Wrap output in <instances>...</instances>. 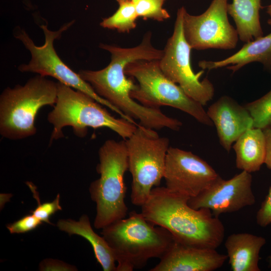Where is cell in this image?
Masks as SVG:
<instances>
[{
  "instance_id": "obj_1",
  "label": "cell",
  "mask_w": 271,
  "mask_h": 271,
  "mask_svg": "<svg viewBox=\"0 0 271 271\" xmlns=\"http://www.w3.org/2000/svg\"><path fill=\"white\" fill-rule=\"evenodd\" d=\"M152 33L148 32L141 43L131 48L101 44L99 47L110 54V61L98 70H80L78 73L89 83L96 93L112 104L127 117L139 120V124L148 128L159 129L163 127L166 115L160 108L145 106L135 101L130 92L137 84L127 78L124 70L127 65L138 60H160L163 50L152 44Z\"/></svg>"
},
{
  "instance_id": "obj_2",
  "label": "cell",
  "mask_w": 271,
  "mask_h": 271,
  "mask_svg": "<svg viewBox=\"0 0 271 271\" xmlns=\"http://www.w3.org/2000/svg\"><path fill=\"white\" fill-rule=\"evenodd\" d=\"M189 198L166 187H155L141 206V213L147 220L167 230L182 244L216 249L225 236L222 222L209 209L190 207Z\"/></svg>"
},
{
  "instance_id": "obj_3",
  "label": "cell",
  "mask_w": 271,
  "mask_h": 271,
  "mask_svg": "<svg viewBox=\"0 0 271 271\" xmlns=\"http://www.w3.org/2000/svg\"><path fill=\"white\" fill-rule=\"evenodd\" d=\"M101 234L113 251L116 271L141 269L150 259H160L175 240L167 230L135 211L102 228Z\"/></svg>"
},
{
  "instance_id": "obj_4",
  "label": "cell",
  "mask_w": 271,
  "mask_h": 271,
  "mask_svg": "<svg viewBox=\"0 0 271 271\" xmlns=\"http://www.w3.org/2000/svg\"><path fill=\"white\" fill-rule=\"evenodd\" d=\"M74 89L57 82V100L47 116L53 126L50 144L64 137L62 129L66 126H71L79 138L86 136L88 127L108 128L124 140L135 131L138 125L121 117H114L93 98Z\"/></svg>"
},
{
  "instance_id": "obj_5",
  "label": "cell",
  "mask_w": 271,
  "mask_h": 271,
  "mask_svg": "<svg viewBox=\"0 0 271 271\" xmlns=\"http://www.w3.org/2000/svg\"><path fill=\"white\" fill-rule=\"evenodd\" d=\"M98 156L96 171L100 177L91 183L89 192L96 204L94 226L102 229L125 218L128 211L124 181V174L128 170L125 140H106L99 148Z\"/></svg>"
},
{
  "instance_id": "obj_6",
  "label": "cell",
  "mask_w": 271,
  "mask_h": 271,
  "mask_svg": "<svg viewBox=\"0 0 271 271\" xmlns=\"http://www.w3.org/2000/svg\"><path fill=\"white\" fill-rule=\"evenodd\" d=\"M57 82L38 75L24 85L5 89L0 96V133L12 140L23 139L37 132L35 119L39 110L54 106Z\"/></svg>"
},
{
  "instance_id": "obj_7",
  "label": "cell",
  "mask_w": 271,
  "mask_h": 271,
  "mask_svg": "<svg viewBox=\"0 0 271 271\" xmlns=\"http://www.w3.org/2000/svg\"><path fill=\"white\" fill-rule=\"evenodd\" d=\"M124 72L138 82L130 96L141 104L155 108L171 106L186 112L203 124H213L203 105L189 97L164 74L159 60L133 61L127 65Z\"/></svg>"
},
{
  "instance_id": "obj_8",
  "label": "cell",
  "mask_w": 271,
  "mask_h": 271,
  "mask_svg": "<svg viewBox=\"0 0 271 271\" xmlns=\"http://www.w3.org/2000/svg\"><path fill=\"white\" fill-rule=\"evenodd\" d=\"M125 142L132 176L130 200L134 205L141 207L164 178L169 140L139 123Z\"/></svg>"
},
{
  "instance_id": "obj_9",
  "label": "cell",
  "mask_w": 271,
  "mask_h": 271,
  "mask_svg": "<svg viewBox=\"0 0 271 271\" xmlns=\"http://www.w3.org/2000/svg\"><path fill=\"white\" fill-rule=\"evenodd\" d=\"M74 23V21L66 23L57 31L50 30L46 25L40 26L45 36V42L42 46H37L24 30L16 27L14 37L22 42L31 56L30 61L19 65L18 70L22 72H33L45 77H53L59 82L87 94L121 117L126 119L127 116L123 112L98 95L91 85L65 64L56 53L54 46L55 40L60 38L62 33Z\"/></svg>"
},
{
  "instance_id": "obj_10",
  "label": "cell",
  "mask_w": 271,
  "mask_h": 271,
  "mask_svg": "<svg viewBox=\"0 0 271 271\" xmlns=\"http://www.w3.org/2000/svg\"><path fill=\"white\" fill-rule=\"evenodd\" d=\"M185 8L183 6L178 10L173 34L167 42L159 64L169 79L180 86L189 97L204 106L213 98L214 87L207 78L200 80L204 70L195 73L192 68L190 56L192 49L183 32Z\"/></svg>"
},
{
  "instance_id": "obj_11",
  "label": "cell",
  "mask_w": 271,
  "mask_h": 271,
  "mask_svg": "<svg viewBox=\"0 0 271 271\" xmlns=\"http://www.w3.org/2000/svg\"><path fill=\"white\" fill-rule=\"evenodd\" d=\"M227 0H212L207 9L197 16L185 8L183 28L185 38L192 49L230 50L236 47L238 35L229 22Z\"/></svg>"
},
{
  "instance_id": "obj_12",
  "label": "cell",
  "mask_w": 271,
  "mask_h": 271,
  "mask_svg": "<svg viewBox=\"0 0 271 271\" xmlns=\"http://www.w3.org/2000/svg\"><path fill=\"white\" fill-rule=\"evenodd\" d=\"M219 177L208 163L191 152L169 148L164 178L166 187L171 191L193 197Z\"/></svg>"
},
{
  "instance_id": "obj_13",
  "label": "cell",
  "mask_w": 271,
  "mask_h": 271,
  "mask_svg": "<svg viewBox=\"0 0 271 271\" xmlns=\"http://www.w3.org/2000/svg\"><path fill=\"white\" fill-rule=\"evenodd\" d=\"M252 181L251 173L244 171L228 180L220 177L198 195L190 198L188 203L195 209H209L217 217L238 211L255 202Z\"/></svg>"
},
{
  "instance_id": "obj_14",
  "label": "cell",
  "mask_w": 271,
  "mask_h": 271,
  "mask_svg": "<svg viewBox=\"0 0 271 271\" xmlns=\"http://www.w3.org/2000/svg\"><path fill=\"white\" fill-rule=\"evenodd\" d=\"M228 258L216 249L186 245L175 239L150 271H213L221 267Z\"/></svg>"
},
{
  "instance_id": "obj_15",
  "label": "cell",
  "mask_w": 271,
  "mask_h": 271,
  "mask_svg": "<svg viewBox=\"0 0 271 271\" xmlns=\"http://www.w3.org/2000/svg\"><path fill=\"white\" fill-rule=\"evenodd\" d=\"M206 112L215 126L220 145L228 153L238 138L253 127V119L246 107L227 95L212 104Z\"/></svg>"
},
{
  "instance_id": "obj_16",
  "label": "cell",
  "mask_w": 271,
  "mask_h": 271,
  "mask_svg": "<svg viewBox=\"0 0 271 271\" xmlns=\"http://www.w3.org/2000/svg\"><path fill=\"white\" fill-rule=\"evenodd\" d=\"M259 62L271 71V33L265 36L246 43L237 52L220 61L202 60L198 63L202 70H211L226 67L234 73L245 65Z\"/></svg>"
},
{
  "instance_id": "obj_17",
  "label": "cell",
  "mask_w": 271,
  "mask_h": 271,
  "mask_svg": "<svg viewBox=\"0 0 271 271\" xmlns=\"http://www.w3.org/2000/svg\"><path fill=\"white\" fill-rule=\"evenodd\" d=\"M266 243L260 236L242 232L229 235L225 242L229 264L233 271H260L259 252Z\"/></svg>"
},
{
  "instance_id": "obj_18",
  "label": "cell",
  "mask_w": 271,
  "mask_h": 271,
  "mask_svg": "<svg viewBox=\"0 0 271 271\" xmlns=\"http://www.w3.org/2000/svg\"><path fill=\"white\" fill-rule=\"evenodd\" d=\"M57 225L60 230L69 235H78L87 240L104 271H116V261L112 248L103 236H99L93 231L87 215L81 216L79 221L60 219Z\"/></svg>"
},
{
  "instance_id": "obj_19",
  "label": "cell",
  "mask_w": 271,
  "mask_h": 271,
  "mask_svg": "<svg viewBox=\"0 0 271 271\" xmlns=\"http://www.w3.org/2000/svg\"><path fill=\"white\" fill-rule=\"evenodd\" d=\"M232 147L237 169L251 173L259 171L264 164L266 142L263 129L256 127L247 129Z\"/></svg>"
},
{
  "instance_id": "obj_20",
  "label": "cell",
  "mask_w": 271,
  "mask_h": 271,
  "mask_svg": "<svg viewBox=\"0 0 271 271\" xmlns=\"http://www.w3.org/2000/svg\"><path fill=\"white\" fill-rule=\"evenodd\" d=\"M261 0H232L227 12L233 19L239 38L247 43L263 36L259 20Z\"/></svg>"
},
{
  "instance_id": "obj_21",
  "label": "cell",
  "mask_w": 271,
  "mask_h": 271,
  "mask_svg": "<svg viewBox=\"0 0 271 271\" xmlns=\"http://www.w3.org/2000/svg\"><path fill=\"white\" fill-rule=\"evenodd\" d=\"M131 1L119 4V7L111 16L105 18L100 25L106 29L115 30L120 33H128L137 26L138 18Z\"/></svg>"
},
{
  "instance_id": "obj_22",
  "label": "cell",
  "mask_w": 271,
  "mask_h": 271,
  "mask_svg": "<svg viewBox=\"0 0 271 271\" xmlns=\"http://www.w3.org/2000/svg\"><path fill=\"white\" fill-rule=\"evenodd\" d=\"M244 106L253 119V127L263 129L271 124V89L260 98Z\"/></svg>"
},
{
  "instance_id": "obj_23",
  "label": "cell",
  "mask_w": 271,
  "mask_h": 271,
  "mask_svg": "<svg viewBox=\"0 0 271 271\" xmlns=\"http://www.w3.org/2000/svg\"><path fill=\"white\" fill-rule=\"evenodd\" d=\"M166 0H131L139 17L163 22L170 18L163 5Z\"/></svg>"
},
{
  "instance_id": "obj_24",
  "label": "cell",
  "mask_w": 271,
  "mask_h": 271,
  "mask_svg": "<svg viewBox=\"0 0 271 271\" xmlns=\"http://www.w3.org/2000/svg\"><path fill=\"white\" fill-rule=\"evenodd\" d=\"M36 196L38 201V206L32 211V214L42 222L51 224L50 222V217L58 210H61L62 207L60 205V195L57 194L56 198L50 202L40 203L38 195L32 190Z\"/></svg>"
},
{
  "instance_id": "obj_25",
  "label": "cell",
  "mask_w": 271,
  "mask_h": 271,
  "mask_svg": "<svg viewBox=\"0 0 271 271\" xmlns=\"http://www.w3.org/2000/svg\"><path fill=\"white\" fill-rule=\"evenodd\" d=\"M42 223V221L32 214L8 224L7 227L12 234L24 233L35 229Z\"/></svg>"
},
{
  "instance_id": "obj_26",
  "label": "cell",
  "mask_w": 271,
  "mask_h": 271,
  "mask_svg": "<svg viewBox=\"0 0 271 271\" xmlns=\"http://www.w3.org/2000/svg\"><path fill=\"white\" fill-rule=\"evenodd\" d=\"M256 222L262 227L271 224V187L256 213Z\"/></svg>"
},
{
  "instance_id": "obj_27",
  "label": "cell",
  "mask_w": 271,
  "mask_h": 271,
  "mask_svg": "<svg viewBox=\"0 0 271 271\" xmlns=\"http://www.w3.org/2000/svg\"><path fill=\"white\" fill-rule=\"evenodd\" d=\"M40 270H76V268L62 261L46 259L41 261L39 265Z\"/></svg>"
},
{
  "instance_id": "obj_28",
  "label": "cell",
  "mask_w": 271,
  "mask_h": 271,
  "mask_svg": "<svg viewBox=\"0 0 271 271\" xmlns=\"http://www.w3.org/2000/svg\"><path fill=\"white\" fill-rule=\"evenodd\" d=\"M266 142V154L264 164L271 170V128L267 127L263 129Z\"/></svg>"
},
{
  "instance_id": "obj_29",
  "label": "cell",
  "mask_w": 271,
  "mask_h": 271,
  "mask_svg": "<svg viewBox=\"0 0 271 271\" xmlns=\"http://www.w3.org/2000/svg\"><path fill=\"white\" fill-rule=\"evenodd\" d=\"M266 13L269 16V19L267 20V24L271 26V4L267 6Z\"/></svg>"
},
{
  "instance_id": "obj_30",
  "label": "cell",
  "mask_w": 271,
  "mask_h": 271,
  "mask_svg": "<svg viewBox=\"0 0 271 271\" xmlns=\"http://www.w3.org/2000/svg\"><path fill=\"white\" fill-rule=\"evenodd\" d=\"M267 261L268 262V266L271 268V255L267 257Z\"/></svg>"
},
{
  "instance_id": "obj_31",
  "label": "cell",
  "mask_w": 271,
  "mask_h": 271,
  "mask_svg": "<svg viewBox=\"0 0 271 271\" xmlns=\"http://www.w3.org/2000/svg\"><path fill=\"white\" fill-rule=\"evenodd\" d=\"M115 1L118 3V4L121 3L125 2L131 1V0H115Z\"/></svg>"
},
{
  "instance_id": "obj_32",
  "label": "cell",
  "mask_w": 271,
  "mask_h": 271,
  "mask_svg": "<svg viewBox=\"0 0 271 271\" xmlns=\"http://www.w3.org/2000/svg\"><path fill=\"white\" fill-rule=\"evenodd\" d=\"M269 127H270L271 128V124H270V126Z\"/></svg>"
}]
</instances>
